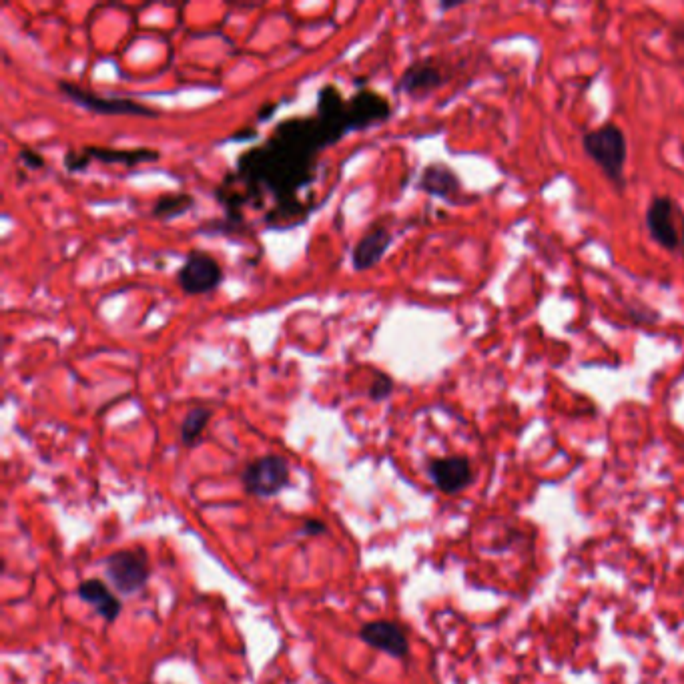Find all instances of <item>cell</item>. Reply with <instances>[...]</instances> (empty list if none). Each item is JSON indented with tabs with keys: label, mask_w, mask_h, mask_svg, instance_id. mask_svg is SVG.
<instances>
[{
	"label": "cell",
	"mask_w": 684,
	"mask_h": 684,
	"mask_svg": "<svg viewBox=\"0 0 684 684\" xmlns=\"http://www.w3.org/2000/svg\"><path fill=\"white\" fill-rule=\"evenodd\" d=\"M456 7H460V3H444V5H440L442 11H450V9H456Z\"/></svg>",
	"instance_id": "cell-21"
},
{
	"label": "cell",
	"mask_w": 684,
	"mask_h": 684,
	"mask_svg": "<svg viewBox=\"0 0 684 684\" xmlns=\"http://www.w3.org/2000/svg\"><path fill=\"white\" fill-rule=\"evenodd\" d=\"M107 576L123 594H135L149 580L147 554L135 550H119L107 560Z\"/></svg>",
	"instance_id": "cell-7"
},
{
	"label": "cell",
	"mask_w": 684,
	"mask_h": 684,
	"mask_svg": "<svg viewBox=\"0 0 684 684\" xmlns=\"http://www.w3.org/2000/svg\"><path fill=\"white\" fill-rule=\"evenodd\" d=\"M428 474L436 488L444 494H458L474 482L472 464L466 456L436 458L428 464Z\"/></svg>",
	"instance_id": "cell-9"
},
{
	"label": "cell",
	"mask_w": 684,
	"mask_h": 684,
	"mask_svg": "<svg viewBox=\"0 0 684 684\" xmlns=\"http://www.w3.org/2000/svg\"><path fill=\"white\" fill-rule=\"evenodd\" d=\"M241 482L247 494L257 498L277 496L289 484V466L281 456H261L245 466Z\"/></svg>",
	"instance_id": "cell-5"
},
{
	"label": "cell",
	"mask_w": 684,
	"mask_h": 684,
	"mask_svg": "<svg viewBox=\"0 0 684 684\" xmlns=\"http://www.w3.org/2000/svg\"><path fill=\"white\" fill-rule=\"evenodd\" d=\"M348 105H350V113L354 117L356 131L374 127V125L384 123L392 117L390 101L384 95L370 91V89L356 93L354 99L348 101Z\"/></svg>",
	"instance_id": "cell-13"
},
{
	"label": "cell",
	"mask_w": 684,
	"mask_h": 684,
	"mask_svg": "<svg viewBox=\"0 0 684 684\" xmlns=\"http://www.w3.org/2000/svg\"><path fill=\"white\" fill-rule=\"evenodd\" d=\"M360 638L372 646L378 648L394 658H406L410 652V642L406 632L388 620H376V622H368L362 626L360 630Z\"/></svg>",
	"instance_id": "cell-12"
},
{
	"label": "cell",
	"mask_w": 684,
	"mask_h": 684,
	"mask_svg": "<svg viewBox=\"0 0 684 684\" xmlns=\"http://www.w3.org/2000/svg\"><path fill=\"white\" fill-rule=\"evenodd\" d=\"M19 163L27 165L29 169H45V157L37 151V149H31V147H23L19 151Z\"/></svg>",
	"instance_id": "cell-19"
},
{
	"label": "cell",
	"mask_w": 684,
	"mask_h": 684,
	"mask_svg": "<svg viewBox=\"0 0 684 684\" xmlns=\"http://www.w3.org/2000/svg\"><path fill=\"white\" fill-rule=\"evenodd\" d=\"M352 127L348 109L323 107L315 117H295L277 125L275 133L255 149L239 157L237 173L225 179L227 183L243 185V193L217 189V199L223 203L227 219L223 233L239 227V207L243 203L259 201L267 191L277 209L267 217V223H291L295 217L305 215V205L297 201V191L307 187L315 177V157L323 147L335 145L344 139Z\"/></svg>",
	"instance_id": "cell-1"
},
{
	"label": "cell",
	"mask_w": 684,
	"mask_h": 684,
	"mask_svg": "<svg viewBox=\"0 0 684 684\" xmlns=\"http://www.w3.org/2000/svg\"><path fill=\"white\" fill-rule=\"evenodd\" d=\"M159 159V153L153 149H111V147H93L87 145L81 151H71L65 157V167L71 173L85 171L91 161L101 163H121V165H141V163H153Z\"/></svg>",
	"instance_id": "cell-8"
},
{
	"label": "cell",
	"mask_w": 684,
	"mask_h": 684,
	"mask_svg": "<svg viewBox=\"0 0 684 684\" xmlns=\"http://www.w3.org/2000/svg\"><path fill=\"white\" fill-rule=\"evenodd\" d=\"M59 91L63 93L65 99H69L77 107L97 113V115H133V117H145V119L161 117L157 109L147 107L139 101L125 99V97H101L69 81H59Z\"/></svg>",
	"instance_id": "cell-3"
},
{
	"label": "cell",
	"mask_w": 684,
	"mask_h": 684,
	"mask_svg": "<svg viewBox=\"0 0 684 684\" xmlns=\"http://www.w3.org/2000/svg\"><path fill=\"white\" fill-rule=\"evenodd\" d=\"M195 205V199L189 193H167L161 195L151 209V215L155 219L161 221H173L185 213H189V209Z\"/></svg>",
	"instance_id": "cell-16"
},
{
	"label": "cell",
	"mask_w": 684,
	"mask_h": 684,
	"mask_svg": "<svg viewBox=\"0 0 684 684\" xmlns=\"http://www.w3.org/2000/svg\"><path fill=\"white\" fill-rule=\"evenodd\" d=\"M223 267L207 251H191L177 271V283L187 295H205L223 283Z\"/></svg>",
	"instance_id": "cell-6"
},
{
	"label": "cell",
	"mask_w": 684,
	"mask_h": 684,
	"mask_svg": "<svg viewBox=\"0 0 684 684\" xmlns=\"http://www.w3.org/2000/svg\"><path fill=\"white\" fill-rule=\"evenodd\" d=\"M394 380L392 376H388L386 372H380V370H374V380L370 384V390H368V396L372 402H384L388 400L392 394H394Z\"/></svg>",
	"instance_id": "cell-18"
},
{
	"label": "cell",
	"mask_w": 684,
	"mask_h": 684,
	"mask_svg": "<svg viewBox=\"0 0 684 684\" xmlns=\"http://www.w3.org/2000/svg\"><path fill=\"white\" fill-rule=\"evenodd\" d=\"M584 153L600 167L606 179L624 189V167L628 159V143L624 131L614 123H604L582 135Z\"/></svg>",
	"instance_id": "cell-2"
},
{
	"label": "cell",
	"mask_w": 684,
	"mask_h": 684,
	"mask_svg": "<svg viewBox=\"0 0 684 684\" xmlns=\"http://www.w3.org/2000/svg\"><path fill=\"white\" fill-rule=\"evenodd\" d=\"M211 416H213V412L205 406H195L187 412L185 420L181 422V444L185 448H193L199 444Z\"/></svg>",
	"instance_id": "cell-17"
},
{
	"label": "cell",
	"mask_w": 684,
	"mask_h": 684,
	"mask_svg": "<svg viewBox=\"0 0 684 684\" xmlns=\"http://www.w3.org/2000/svg\"><path fill=\"white\" fill-rule=\"evenodd\" d=\"M418 189L444 201H456L462 193V181L446 163H430L420 175Z\"/></svg>",
	"instance_id": "cell-14"
},
{
	"label": "cell",
	"mask_w": 684,
	"mask_h": 684,
	"mask_svg": "<svg viewBox=\"0 0 684 684\" xmlns=\"http://www.w3.org/2000/svg\"><path fill=\"white\" fill-rule=\"evenodd\" d=\"M446 85V75L432 59L412 63L400 77L396 91L410 97H428Z\"/></svg>",
	"instance_id": "cell-10"
},
{
	"label": "cell",
	"mask_w": 684,
	"mask_h": 684,
	"mask_svg": "<svg viewBox=\"0 0 684 684\" xmlns=\"http://www.w3.org/2000/svg\"><path fill=\"white\" fill-rule=\"evenodd\" d=\"M305 536H317V534H323V532H327V526L323 524V522H319V520H307L305 524H303V530H301Z\"/></svg>",
	"instance_id": "cell-20"
},
{
	"label": "cell",
	"mask_w": 684,
	"mask_h": 684,
	"mask_svg": "<svg viewBox=\"0 0 684 684\" xmlns=\"http://www.w3.org/2000/svg\"><path fill=\"white\" fill-rule=\"evenodd\" d=\"M394 243V235L386 225H374L370 227L360 241L356 243L352 251V267L358 273L374 269L388 253V249Z\"/></svg>",
	"instance_id": "cell-11"
},
{
	"label": "cell",
	"mask_w": 684,
	"mask_h": 684,
	"mask_svg": "<svg viewBox=\"0 0 684 684\" xmlns=\"http://www.w3.org/2000/svg\"><path fill=\"white\" fill-rule=\"evenodd\" d=\"M684 213L670 197H654L646 209V227L662 249L680 251L684 249Z\"/></svg>",
	"instance_id": "cell-4"
},
{
	"label": "cell",
	"mask_w": 684,
	"mask_h": 684,
	"mask_svg": "<svg viewBox=\"0 0 684 684\" xmlns=\"http://www.w3.org/2000/svg\"><path fill=\"white\" fill-rule=\"evenodd\" d=\"M79 596L89 602L91 606H95V610L107 620V622H115L123 610V604L119 602V598L105 586V582L97 580V578H89L85 582H81L79 586Z\"/></svg>",
	"instance_id": "cell-15"
}]
</instances>
